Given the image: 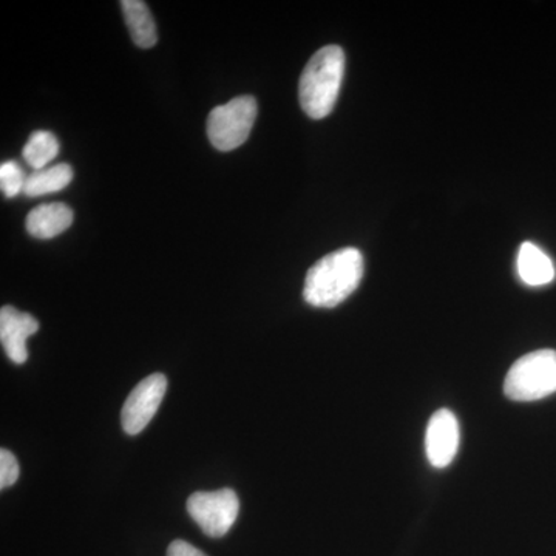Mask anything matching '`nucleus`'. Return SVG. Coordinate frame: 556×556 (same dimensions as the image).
<instances>
[{"label":"nucleus","mask_w":556,"mask_h":556,"mask_svg":"<svg viewBox=\"0 0 556 556\" xmlns=\"http://www.w3.org/2000/svg\"><path fill=\"white\" fill-rule=\"evenodd\" d=\"M364 255L356 248L331 252L311 266L303 298L316 308H334L345 302L364 277Z\"/></svg>","instance_id":"nucleus-1"},{"label":"nucleus","mask_w":556,"mask_h":556,"mask_svg":"<svg viewBox=\"0 0 556 556\" xmlns=\"http://www.w3.org/2000/svg\"><path fill=\"white\" fill-rule=\"evenodd\" d=\"M345 73V53L339 46L324 47L311 58L299 84L300 105L313 119L327 118L338 102Z\"/></svg>","instance_id":"nucleus-2"},{"label":"nucleus","mask_w":556,"mask_h":556,"mask_svg":"<svg viewBox=\"0 0 556 556\" xmlns=\"http://www.w3.org/2000/svg\"><path fill=\"white\" fill-rule=\"evenodd\" d=\"M504 393L515 402H533L556 393V351L538 350L508 369Z\"/></svg>","instance_id":"nucleus-3"},{"label":"nucleus","mask_w":556,"mask_h":556,"mask_svg":"<svg viewBox=\"0 0 556 556\" xmlns=\"http://www.w3.org/2000/svg\"><path fill=\"white\" fill-rule=\"evenodd\" d=\"M257 118V101L252 97L233 98L208 113L207 137L219 152L239 149L248 141Z\"/></svg>","instance_id":"nucleus-4"},{"label":"nucleus","mask_w":556,"mask_h":556,"mask_svg":"<svg viewBox=\"0 0 556 556\" xmlns=\"http://www.w3.org/2000/svg\"><path fill=\"white\" fill-rule=\"evenodd\" d=\"M188 511L207 536L222 538L239 518L240 500L232 489L197 492L188 500Z\"/></svg>","instance_id":"nucleus-5"},{"label":"nucleus","mask_w":556,"mask_h":556,"mask_svg":"<svg viewBox=\"0 0 556 556\" xmlns=\"http://www.w3.org/2000/svg\"><path fill=\"white\" fill-rule=\"evenodd\" d=\"M166 391L167 379L161 372L142 379L130 391L129 397L124 402L123 412H121V424L127 434L135 437L149 426L150 420L159 412Z\"/></svg>","instance_id":"nucleus-6"},{"label":"nucleus","mask_w":556,"mask_h":556,"mask_svg":"<svg viewBox=\"0 0 556 556\" xmlns=\"http://www.w3.org/2000/svg\"><path fill=\"white\" fill-rule=\"evenodd\" d=\"M459 422L447 408L438 409L428 422L426 453L434 468H445L453 463L459 448Z\"/></svg>","instance_id":"nucleus-7"},{"label":"nucleus","mask_w":556,"mask_h":556,"mask_svg":"<svg viewBox=\"0 0 556 556\" xmlns=\"http://www.w3.org/2000/svg\"><path fill=\"white\" fill-rule=\"evenodd\" d=\"M39 329L38 320L31 314L22 313L13 306L0 309V340L7 356L14 364L27 362V340Z\"/></svg>","instance_id":"nucleus-8"},{"label":"nucleus","mask_w":556,"mask_h":556,"mask_svg":"<svg viewBox=\"0 0 556 556\" xmlns=\"http://www.w3.org/2000/svg\"><path fill=\"white\" fill-rule=\"evenodd\" d=\"M73 211L64 203L40 204L27 217V230L38 240H50L72 226Z\"/></svg>","instance_id":"nucleus-9"},{"label":"nucleus","mask_w":556,"mask_h":556,"mask_svg":"<svg viewBox=\"0 0 556 556\" xmlns=\"http://www.w3.org/2000/svg\"><path fill=\"white\" fill-rule=\"evenodd\" d=\"M517 268L519 277L529 287H544L552 283L556 276L555 265L543 249L526 241L518 252Z\"/></svg>","instance_id":"nucleus-10"},{"label":"nucleus","mask_w":556,"mask_h":556,"mask_svg":"<svg viewBox=\"0 0 556 556\" xmlns=\"http://www.w3.org/2000/svg\"><path fill=\"white\" fill-rule=\"evenodd\" d=\"M124 20L129 27L131 39L139 49H152L159 42L156 25L148 3L142 0H123L119 3Z\"/></svg>","instance_id":"nucleus-11"},{"label":"nucleus","mask_w":556,"mask_h":556,"mask_svg":"<svg viewBox=\"0 0 556 556\" xmlns=\"http://www.w3.org/2000/svg\"><path fill=\"white\" fill-rule=\"evenodd\" d=\"M73 179V169L68 164H56L47 169L35 170L27 177L24 193L27 197H42L49 193L61 192L67 188Z\"/></svg>","instance_id":"nucleus-12"},{"label":"nucleus","mask_w":556,"mask_h":556,"mask_svg":"<svg viewBox=\"0 0 556 556\" xmlns=\"http://www.w3.org/2000/svg\"><path fill=\"white\" fill-rule=\"evenodd\" d=\"M58 153H60V141L49 130H36L22 150L25 163L35 170L47 169L51 161L56 159Z\"/></svg>","instance_id":"nucleus-13"},{"label":"nucleus","mask_w":556,"mask_h":556,"mask_svg":"<svg viewBox=\"0 0 556 556\" xmlns=\"http://www.w3.org/2000/svg\"><path fill=\"white\" fill-rule=\"evenodd\" d=\"M25 182H27V177L16 161H7L0 166V188H2L3 195L14 199L20 193H24Z\"/></svg>","instance_id":"nucleus-14"},{"label":"nucleus","mask_w":556,"mask_h":556,"mask_svg":"<svg viewBox=\"0 0 556 556\" xmlns=\"http://www.w3.org/2000/svg\"><path fill=\"white\" fill-rule=\"evenodd\" d=\"M20 473L21 468L16 456L10 450H0V489L5 490L16 484Z\"/></svg>","instance_id":"nucleus-15"},{"label":"nucleus","mask_w":556,"mask_h":556,"mask_svg":"<svg viewBox=\"0 0 556 556\" xmlns=\"http://www.w3.org/2000/svg\"><path fill=\"white\" fill-rule=\"evenodd\" d=\"M167 556H207L200 548L192 546V544L186 543L182 540H175L167 548Z\"/></svg>","instance_id":"nucleus-16"}]
</instances>
